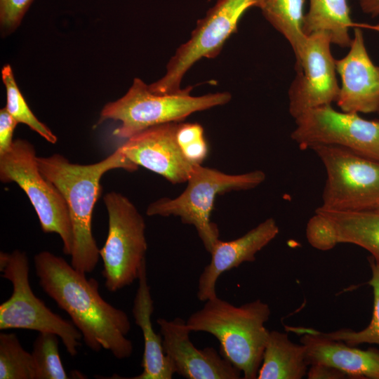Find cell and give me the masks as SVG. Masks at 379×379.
Returning a JSON list of instances; mask_svg holds the SVG:
<instances>
[{
	"instance_id": "6da1fadb",
	"label": "cell",
	"mask_w": 379,
	"mask_h": 379,
	"mask_svg": "<svg viewBox=\"0 0 379 379\" xmlns=\"http://www.w3.org/2000/svg\"><path fill=\"white\" fill-rule=\"evenodd\" d=\"M34 261L41 287L70 317L88 348L105 349L118 359L131 356L129 317L102 298L95 279L49 251L37 253Z\"/></svg>"
},
{
	"instance_id": "7a4b0ae2",
	"label": "cell",
	"mask_w": 379,
	"mask_h": 379,
	"mask_svg": "<svg viewBox=\"0 0 379 379\" xmlns=\"http://www.w3.org/2000/svg\"><path fill=\"white\" fill-rule=\"evenodd\" d=\"M37 164L43 175L58 189L67 204L74 236L70 264L81 273H91L100 257L92 232V217L101 194V178L112 169L133 172L138 166L119 148L105 159L92 164H73L59 154L37 157Z\"/></svg>"
},
{
	"instance_id": "3957f363",
	"label": "cell",
	"mask_w": 379,
	"mask_h": 379,
	"mask_svg": "<svg viewBox=\"0 0 379 379\" xmlns=\"http://www.w3.org/2000/svg\"><path fill=\"white\" fill-rule=\"evenodd\" d=\"M269 305L258 299L240 306L218 297L205 301L186 324L191 332H206L220 343V353L245 379L257 378L270 331Z\"/></svg>"
},
{
	"instance_id": "277c9868",
	"label": "cell",
	"mask_w": 379,
	"mask_h": 379,
	"mask_svg": "<svg viewBox=\"0 0 379 379\" xmlns=\"http://www.w3.org/2000/svg\"><path fill=\"white\" fill-rule=\"evenodd\" d=\"M192 89L189 86L179 91L158 94L152 92L142 80L135 78L123 97L104 106L98 124L108 119L121 121L113 134L128 139L152 126L181 122L194 112L224 105L232 98L228 92L193 96L190 94Z\"/></svg>"
},
{
	"instance_id": "5b68a950",
	"label": "cell",
	"mask_w": 379,
	"mask_h": 379,
	"mask_svg": "<svg viewBox=\"0 0 379 379\" xmlns=\"http://www.w3.org/2000/svg\"><path fill=\"white\" fill-rule=\"evenodd\" d=\"M265 177L260 170L227 174L201 164L195 165L185 190L179 196L164 197L151 203L146 213L179 217L182 223L194 227L205 249L210 253L219 240L218 226L211 220L217 195L253 189L262 183Z\"/></svg>"
},
{
	"instance_id": "8992f818",
	"label": "cell",
	"mask_w": 379,
	"mask_h": 379,
	"mask_svg": "<svg viewBox=\"0 0 379 379\" xmlns=\"http://www.w3.org/2000/svg\"><path fill=\"white\" fill-rule=\"evenodd\" d=\"M29 261L26 253L15 250L0 253L2 277L13 286L11 297L0 305V330L28 329L57 335L66 350L75 356L82 335L72 321L52 312L32 290L29 281Z\"/></svg>"
},
{
	"instance_id": "52a82bcc",
	"label": "cell",
	"mask_w": 379,
	"mask_h": 379,
	"mask_svg": "<svg viewBox=\"0 0 379 379\" xmlns=\"http://www.w3.org/2000/svg\"><path fill=\"white\" fill-rule=\"evenodd\" d=\"M0 180L18 184L34 208L42 231L58 234L64 253L70 255L74 236L67 204L58 189L41 173L36 150L29 141L17 138L10 149L0 155Z\"/></svg>"
},
{
	"instance_id": "ba28073f",
	"label": "cell",
	"mask_w": 379,
	"mask_h": 379,
	"mask_svg": "<svg viewBox=\"0 0 379 379\" xmlns=\"http://www.w3.org/2000/svg\"><path fill=\"white\" fill-rule=\"evenodd\" d=\"M103 200L108 214V233L100 249L102 275L106 288L114 293L138 279L140 267L146 262L145 222L135 205L122 194L108 192Z\"/></svg>"
},
{
	"instance_id": "9c48e42d",
	"label": "cell",
	"mask_w": 379,
	"mask_h": 379,
	"mask_svg": "<svg viewBox=\"0 0 379 379\" xmlns=\"http://www.w3.org/2000/svg\"><path fill=\"white\" fill-rule=\"evenodd\" d=\"M310 149L326 172L322 208L372 210L379 202V161L338 146L319 145Z\"/></svg>"
},
{
	"instance_id": "30bf717a",
	"label": "cell",
	"mask_w": 379,
	"mask_h": 379,
	"mask_svg": "<svg viewBox=\"0 0 379 379\" xmlns=\"http://www.w3.org/2000/svg\"><path fill=\"white\" fill-rule=\"evenodd\" d=\"M259 0H218L204 18L198 20L190 38L180 45L166 65V74L149 85L155 93L180 91L186 72L203 58H214L227 39L234 34L243 14L258 7Z\"/></svg>"
},
{
	"instance_id": "8fae6325",
	"label": "cell",
	"mask_w": 379,
	"mask_h": 379,
	"mask_svg": "<svg viewBox=\"0 0 379 379\" xmlns=\"http://www.w3.org/2000/svg\"><path fill=\"white\" fill-rule=\"evenodd\" d=\"M295 121L291 137L301 149L338 146L379 161V120L339 112L326 105L302 113Z\"/></svg>"
},
{
	"instance_id": "7c38bea8",
	"label": "cell",
	"mask_w": 379,
	"mask_h": 379,
	"mask_svg": "<svg viewBox=\"0 0 379 379\" xmlns=\"http://www.w3.org/2000/svg\"><path fill=\"white\" fill-rule=\"evenodd\" d=\"M331 44L324 33L307 36L303 49L295 58L297 74L288 91L289 112L294 119L311 109L337 101L340 86Z\"/></svg>"
},
{
	"instance_id": "4fadbf2b",
	"label": "cell",
	"mask_w": 379,
	"mask_h": 379,
	"mask_svg": "<svg viewBox=\"0 0 379 379\" xmlns=\"http://www.w3.org/2000/svg\"><path fill=\"white\" fill-rule=\"evenodd\" d=\"M165 354L175 371L187 379H238L241 372L213 347H196L190 338L191 331L180 317L159 318Z\"/></svg>"
},
{
	"instance_id": "5bb4252c",
	"label": "cell",
	"mask_w": 379,
	"mask_h": 379,
	"mask_svg": "<svg viewBox=\"0 0 379 379\" xmlns=\"http://www.w3.org/2000/svg\"><path fill=\"white\" fill-rule=\"evenodd\" d=\"M178 123L143 130L126 139L119 149L138 166L163 176L172 184L187 182L194 166L185 158L176 141Z\"/></svg>"
},
{
	"instance_id": "9a60e30c",
	"label": "cell",
	"mask_w": 379,
	"mask_h": 379,
	"mask_svg": "<svg viewBox=\"0 0 379 379\" xmlns=\"http://www.w3.org/2000/svg\"><path fill=\"white\" fill-rule=\"evenodd\" d=\"M347 54L335 60L341 79L336 101L343 112H377L379 107V66L371 59L362 28L354 27V36Z\"/></svg>"
},
{
	"instance_id": "2e32d148",
	"label": "cell",
	"mask_w": 379,
	"mask_h": 379,
	"mask_svg": "<svg viewBox=\"0 0 379 379\" xmlns=\"http://www.w3.org/2000/svg\"><path fill=\"white\" fill-rule=\"evenodd\" d=\"M275 220L270 218L243 236L232 240H218L210 253V262L198 281L197 298L201 301L217 296L216 283L220 276L245 262H253L255 255L279 234Z\"/></svg>"
},
{
	"instance_id": "e0dca14e",
	"label": "cell",
	"mask_w": 379,
	"mask_h": 379,
	"mask_svg": "<svg viewBox=\"0 0 379 379\" xmlns=\"http://www.w3.org/2000/svg\"><path fill=\"white\" fill-rule=\"evenodd\" d=\"M300 335L306 347L309 366L323 364L335 367L351 378L379 379V350H361L325 336L321 331L303 327L286 326Z\"/></svg>"
},
{
	"instance_id": "ac0fdd59",
	"label": "cell",
	"mask_w": 379,
	"mask_h": 379,
	"mask_svg": "<svg viewBox=\"0 0 379 379\" xmlns=\"http://www.w3.org/2000/svg\"><path fill=\"white\" fill-rule=\"evenodd\" d=\"M319 250L328 251L338 244H352L371 254L379 264V211H335L319 207Z\"/></svg>"
},
{
	"instance_id": "d6986e66",
	"label": "cell",
	"mask_w": 379,
	"mask_h": 379,
	"mask_svg": "<svg viewBox=\"0 0 379 379\" xmlns=\"http://www.w3.org/2000/svg\"><path fill=\"white\" fill-rule=\"evenodd\" d=\"M138 280L132 313L135 323L142 333L144 352L141 364L142 371L131 378L171 379L175 373L174 368L164 350L162 336L155 333L152 323L154 302L147 283L146 262L140 267Z\"/></svg>"
},
{
	"instance_id": "ffe728a7",
	"label": "cell",
	"mask_w": 379,
	"mask_h": 379,
	"mask_svg": "<svg viewBox=\"0 0 379 379\" xmlns=\"http://www.w3.org/2000/svg\"><path fill=\"white\" fill-rule=\"evenodd\" d=\"M306 347L285 332L270 331L258 379H300L307 375Z\"/></svg>"
},
{
	"instance_id": "44dd1931",
	"label": "cell",
	"mask_w": 379,
	"mask_h": 379,
	"mask_svg": "<svg viewBox=\"0 0 379 379\" xmlns=\"http://www.w3.org/2000/svg\"><path fill=\"white\" fill-rule=\"evenodd\" d=\"M358 25L352 21L347 0H310L302 31L306 36L324 33L331 44L349 48L352 39L350 29Z\"/></svg>"
},
{
	"instance_id": "7402d4cb",
	"label": "cell",
	"mask_w": 379,
	"mask_h": 379,
	"mask_svg": "<svg viewBox=\"0 0 379 379\" xmlns=\"http://www.w3.org/2000/svg\"><path fill=\"white\" fill-rule=\"evenodd\" d=\"M305 0H259L258 7L271 25L288 41L298 58L306 43L302 31Z\"/></svg>"
},
{
	"instance_id": "603a6c76",
	"label": "cell",
	"mask_w": 379,
	"mask_h": 379,
	"mask_svg": "<svg viewBox=\"0 0 379 379\" xmlns=\"http://www.w3.org/2000/svg\"><path fill=\"white\" fill-rule=\"evenodd\" d=\"M0 379H36L32 354L13 333H0Z\"/></svg>"
},
{
	"instance_id": "cb8c5ba5",
	"label": "cell",
	"mask_w": 379,
	"mask_h": 379,
	"mask_svg": "<svg viewBox=\"0 0 379 379\" xmlns=\"http://www.w3.org/2000/svg\"><path fill=\"white\" fill-rule=\"evenodd\" d=\"M1 77L6 91V108L17 121L27 125L50 143L55 144L58 138L51 129L33 114L15 82L12 68L6 65L1 69Z\"/></svg>"
},
{
	"instance_id": "d4e9b609",
	"label": "cell",
	"mask_w": 379,
	"mask_h": 379,
	"mask_svg": "<svg viewBox=\"0 0 379 379\" xmlns=\"http://www.w3.org/2000/svg\"><path fill=\"white\" fill-rule=\"evenodd\" d=\"M371 270V278L368 281L373 288V307L369 324L363 330L353 331L349 328L322 332L326 337L343 341L348 345L357 346L364 343L379 345V264L371 256L368 258Z\"/></svg>"
},
{
	"instance_id": "484cf974",
	"label": "cell",
	"mask_w": 379,
	"mask_h": 379,
	"mask_svg": "<svg viewBox=\"0 0 379 379\" xmlns=\"http://www.w3.org/2000/svg\"><path fill=\"white\" fill-rule=\"evenodd\" d=\"M58 336L52 333H39L33 344L32 357L36 379L69 378L61 361Z\"/></svg>"
},
{
	"instance_id": "4316f807",
	"label": "cell",
	"mask_w": 379,
	"mask_h": 379,
	"mask_svg": "<svg viewBox=\"0 0 379 379\" xmlns=\"http://www.w3.org/2000/svg\"><path fill=\"white\" fill-rule=\"evenodd\" d=\"M175 138L187 161L193 166L201 164L208 152L202 126L198 123L179 122Z\"/></svg>"
},
{
	"instance_id": "83f0119b",
	"label": "cell",
	"mask_w": 379,
	"mask_h": 379,
	"mask_svg": "<svg viewBox=\"0 0 379 379\" xmlns=\"http://www.w3.org/2000/svg\"><path fill=\"white\" fill-rule=\"evenodd\" d=\"M34 0H0V25L2 36L13 32Z\"/></svg>"
},
{
	"instance_id": "f1b7e54d",
	"label": "cell",
	"mask_w": 379,
	"mask_h": 379,
	"mask_svg": "<svg viewBox=\"0 0 379 379\" xmlns=\"http://www.w3.org/2000/svg\"><path fill=\"white\" fill-rule=\"evenodd\" d=\"M18 123L7 111L6 107L0 110V155L8 152L14 140L13 135Z\"/></svg>"
},
{
	"instance_id": "f546056e",
	"label": "cell",
	"mask_w": 379,
	"mask_h": 379,
	"mask_svg": "<svg viewBox=\"0 0 379 379\" xmlns=\"http://www.w3.org/2000/svg\"><path fill=\"white\" fill-rule=\"evenodd\" d=\"M307 376L309 379H343L349 378L342 371L323 364H310Z\"/></svg>"
},
{
	"instance_id": "4dcf8cb0",
	"label": "cell",
	"mask_w": 379,
	"mask_h": 379,
	"mask_svg": "<svg viewBox=\"0 0 379 379\" xmlns=\"http://www.w3.org/2000/svg\"><path fill=\"white\" fill-rule=\"evenodd\" d=\"M359 4L366 15L373 18L379 15V0H359Z\"/></svg>"
},
{
	"instance_id": "1f68e13d",
	"label": "cell",
	"mask_w": 379,
	"mask_h": 379,
	"mask_svg": "<svg viewBox=\"0 0 379 379\" xmlns=\"http://www.w3.org/2000/svg\"><path fill=\"white\" fill-rule=\"evenodd\" d=\"M360 27L372 29L379 33V24H375V25L360 24Z\"/></svg>"
},
{
	"instance_id": "d6a6232c",
	"label": "cell",
	"mask_w": 379,
	"mask_h": 379,
	"mask_svg": "<svg viewBox=\"0 0 379 379\" xmlns=\"http://www.w3.org/2000/svg\"><path fill=\"white\" fill-rule=\"evenodd\" d=\"M379 211V202L375 205V206L372 209Z\"/></svg>"
},
{
	"instance_id": "836d02e7",
	"label": "cell",
	"mask_w": 379,
	"mask_h": 379,
	"mask_svg": "<svg viewBox=\"0 0 379 379\" xmlns=\"http://www.w3.org/2000/svg\"><path fill=\"white\" fill-rule=\"evenodd\" d=\"M377 112L379 114V107H378V109Z\"/></svg>"
}]
</instances>
